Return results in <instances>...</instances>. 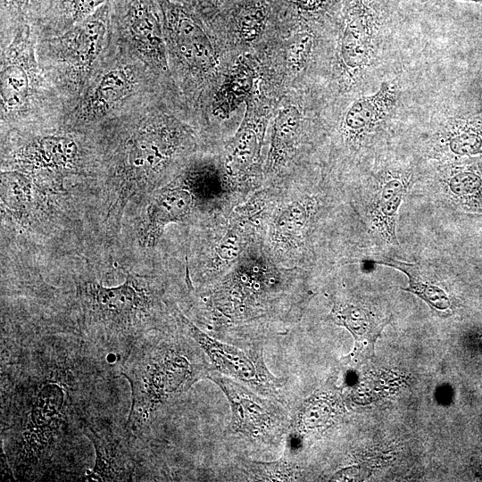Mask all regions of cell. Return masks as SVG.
I'll return each mask as SVG.
<instances>
[{
    "mask_svg": "<svg viewBox=\"0 0 482 482\" xmlns=\"http://www.w3.org/2000/svg\"><path fill=\"white\" fill-rule=\"evenodd\" d=\"M111 2L62 34L37 37L39 64L66 100L67 110L82 92L109 44Z\"/></svg>",
    "mask_w": 482,
    "mask_h": 482,
    "instance_id": "8992f818",
    "label": "cell"
},
{
    "mask_svg": "<svg viewBox=\"0 0 482 482\" xmlns=\"http://www.w3.org/2000/svg\"><path fill=\"white\" fill-rule=\"evenodd\" d=\"M112 37L168 83L171 72L157 0H112Z\"/></svg>",
    "mask_w": 482,
    "mask_h": 482,
    "instance_id": "30bf717a",
    "label": "cell"
},
{
    "mask_svg": "<svg viewBox=\"0 0 482 482\" xmlns=\"http://www.w3.org/2000/svg\"><path fill=\"white\" fill-rule=\"evenodd\" d=\"M453 1H468V2L482 3V0H427L428 3L436 4V5H442V4L451 3Z\"/></svg>",
    "mask_w": 482,
    "mask_h": 482,
    "instance_id": "f546056e",
    "label": "cell"
},
{
    "mask_svg": "<svg viewBox=\"0 0 482 482\" xmlns=\"http://www.w3.org/2000/svg\"><path fill=\"white\" fill-rule=\"evenodd\" d=\"M169 90L91 129L95 167L115 190L114 207L154 187L195 145Z\"/></svg>",
    "mask_w": 482,
    "mask_h": 482,
    "instance_id": "6da1fadb",
    "label": "cell"
},
{
    "mask_svg": "<svg viewBox=\"0 0 482 482\" xmlns=\"http://www.w3.org/2000/svg\"><path fill=\"white\" fill-rule=\"evenodd\" d=\"M245 244V237L240 227L239 229L234 228L229 230L218 244L216 247L217 256L222 262H233L238 259Z\"/></svg>",
    "mask_w": 482,
    "mask_h": 482,
    "instance_id": "4316f807",
    "label": "cell"
},
{
    "mask_svg": "<svg viewBox=\"0 0 482 482\" xmlns=\"http://www.w3.org/2000/svg\"><path fill=\"white\" fill-rule=\"evenodd\" d=\"M78 296L86 324L107 339L140 334L146 328L154 305L147 283L131 273L116 287L85 282L79 287Z\"/></svg>",
    "mask_w": 482,
    "mask_h": 482,
    "instance_id": "52a82bcc",
    "label": "cell"
},
{
    "mask_svg": "<svg viewBox=\"0 0 482 482\" xmlns=\"http://www.w3.org/2000/svg\"><path fill=\"white\" fill-rule=\"evenodd\" d=\"M83 430L96 452L93 469L87 480L128 481L134 472L132 452L126 440L109 425L85 421Z\"/></svg>",
    "mask_w": 482,
    "mask_h": 482,
    "instance_id": "9a60e30c",
    "label": "cell"
},
{
    "mask_svg": "<svg viewBox=\"0 0 482 482\" xmlns=\"http://www.w3.org/2000/svg\"><path fill=\"white\" fill-rule=\"evenodd\" d=\"M36 44L30 22L20 24L1 37L2 134L62 125L68 104L41 68Z\"/></svg>",
    "mask_w": 482,
    "mask_h": 482,
    "instance_id": "7a4b0ae2",
    "label": "cell"
},
{
    "mask_svg": "<svg viewBox=\"0 0 482 482\" xmlns=\"http://www.w3.org/2000/svg\"><path fill=\"white\" fill-rule=\"evenodd\" d=\"M197 203L195 195L180 174L148 203L138 229L140 245L154 247L165 227L187 219Z\"/></svg>",
    "mask_w": 482,
    "mask_h": 482,
    "instance_id": "4fadbf2b",
    "label": "cell"
},
{
    "mask_svg": "<svg viewBox=\"0 0 482 482\" xmlns=\"http://www.w3.org/2000/svg\"><path fill=\"white\" fill-rule=\"evenodd\" d=\"M173 89L111 35L97 67L69 106L62 125L88 131Z\"/></svg>",
    "mask_w": 482,
    "mask_h": 482,
    "instance_id": "3957f363",
    "label": "cell"
},
{
    "mask_svg": "<svg viewBox=\"0 0 482 482\" xmlns=\"http://www.w3.org/2000/svg\"><path fill=\"white\" fill-rule=\"evenodd\" d=\"M121 373L131 389L128 430L139 432L162 405L187 391L203 371L194 352L180 341L147 338L135 344Z\"/></svg>",
    "mask_w": 482,
    "mask_h": 482,
    "instance_id": "277c9868",
    "label": "cell"
},
{
    "mask_svg": "<svg viewBox=\"0 0 482 482\" xmlns=\"http://www.w3.org/2000/svg\"><path fill=\"white\" fill-rule=\"evenodd\" d=\"M179 320L219 373L263 395H275L284 384L283 378L269 370L261 350L241 348L210 337L180 312Z\"/></svg>",
    "mask_w": 482,
    "mask_h": 482,
    "instance_id": "7c38bea8",
    "label": "cell"
},
{
    "mask_svg": "<svg viewBox=\"0 0 482 482\" xmlns=\"http://www.w3.org/2000/svg\"><path fill=\"white\" fill-rule=\"evenodd\" d=\"M4 135L2 165L30 175L39 185L59 182L95 167L91 130L63 125L10 130Z\"/></svg>",
    "mask_w": 482,
    "mask_h": 482,
    "instance_id": "5b68a950",
    "label": "cell"
},
{
    "mask_svg": "<svg viewBox=\"0 0 482 482\" xmlns=\"http://www.w3.org/2000/svg\"><path fill=\"white\" fill-rule=\"evenodd\" d=\"M443 136L451 152L455 154L482 153V117L466 116L450 119Z\"/></svg>",
    "mask_w": 482,
    "mask_h": 482,
    "instance_id": "603a6c76",
    "label": "cell"
},
{
    "mask_svg": "<svg viewBox=\"0 0 482 482\" xmlns=\"http://www.w3.org/2000/svg\"><path fill=\"white\" fill-rule=\"evenodd\" d=\"M207 378L217 384L230 405L228 430L248 440L266 445L277 443L287 427V412L275 400L261 396L245 385L218 372Z\"/></svg>",
    "mask_w": 482,
    "mask_h": 482,
    "instance_id": "8fae6325",
    "label": "cell"
},
{
    "mask_svg": "<svg viewBox=\"0 0 482 482\" xmlns=\"http://www.w3.org/2000/svg\"><path fill=\"white\" fill-rule=\"evenodd\" d=\"M409 182L405 174H387L376 196L373 220L392 241L395 240V217L399 205L406 195Z\"/></svg>",
    "mask_w": 482,
    "mask_h": 482,
    "instance_id": "44dd1931",
    "label": "cell"
},
{
    "mask_svg": "<svg viewBox=\"0 0 482 482\" xmlns=\"http://www.w3.org/2000/svg\"><path fill=\"white\" fill-rule=\"evenodd\" d=\"M110 0H51L32 23L37 37L62 34Z\"/></svg>",
    "mask_w": 482,
    "mask_h": 482,
    "instance_id": "ac0fdd59",
    "label": "cell"
},
{
    "mask_svg": "<svg viewBox=\"0 0 482 482\" xmlns=\"http://www.w3.org/2000/svg\"><path fill=\"white\" fill-rule=\"evenodd\" d=\"M34 179L22 171L4 170L1 172V199L4 211L17 220H25L33 202Z\"/></svg>",
    "mask_w": 482,
    "mask_h": 482,
    "instance_id": "7402d4cb",
    "label": "cell"
},
{
    "mask_svg": "<svg viewBox=\"0 0 482 482\" xmlns=\"http://www.w3.org/2000/svg\"><path fill=\"white\" fill-rule=\"evenodd\" d=\"M309 211L303 202L287 205L277 217L273 227V240L281 247L295 245L305 227Z\"/></svg>",
    "mask_w": 482,
    "mask_h": 482,
    "instance_id": "484cf974",
    "label": "cell"
},
{
    "mask_svg": "<svg viewBox=\"0 0 482 482\" xmlns=\"http://www.w3.org/2000/svg\"><path fill=\"white\" fill-rule=\"evenodd\" d=\"M262 255L245 253L213 290L211 303L226 322L237 324L264 315L270 303L282 293L280 274Z\"/></svg>",
    "mask_w": 482,
    "mask_h": 482,
    "instance_id": "ba28073f",
    "label": "cell"
},
{
    "mask_svg": "<svg viewBox=\"0 0 482 482\" xmlns=\"http://www.w3.org/2000/svg\"><path fill=\"white\" fill-rule=\"evenodd\" d=\"M335 323L346 328L354 338L353 357L369 359L374 355L375 343L389 319L378 320L366 308L346 304L335 306L331 312Z\"/></svg>",
    "mask_w": 482,
    "mask_h": 482,
    "instance_id": "e0dca14e",
    "label": "cell"
},
{
    "mask_svg": "<svg viewBox=\"0 0 482 482\" xmlns=\"http://www.w3.org/2000/svg\"><path fill=\"white\" fill-rule=\"evenodd\" d=\"M373 0H353L340 39L339 54L344 71L353 80L362 77L370 64L377 25Z\"/></svg>",
    "mask_w": 482,
    "mask_h": 482,
    "instance_id": "5bb4252c",
    "label": "cell"
},
{
    "mask_svg": "<svg viewBox=\"0 0 482 482\" xmlns=\"http://www.w3.org/2000/svg\"><path fill=\"white\" fill-rule=\"evenodd\" d=\"M398 95V85L391 80L384 81L374 94L356 99L344 114V135L356 141L370 134L394 109Z\"/></svg>",
    "mask_w": 482,
    "mask_h": 482,
    "instance_id": "2e32d148",
    "label": "cell"
},
{
    "mask_svg": "<svg viewBox=\"0 0 482 482\" xmlns=\"http://www.w3.org/2000/svg\"><path fill=\"white\" fill-rule=\"evenodd\" d=\"M377 263L398 269L409 278V287L403 288L411 292L424 300L430 307L436 311H446L450 305L447 295L436 285L423 278L420 269L415 264L406 263L391 258L376 261Z\"/></svg>",
    "mask_w": 482,
    "mask_h": 482,
    "instance_id": "cb8c5ba5",
    "label": "cell"
},
{
    "mask_svg": "<svg viewBox=\"0 0 482 482\" xmlns=\"http://www.w3.org/2000/svg\"><path fill=\"white\" fill-rule=\"evenodd\" d=\"M170 72L191 93L206 79L216 62L210 38L197 17L182 4L157 0Z\"/></svg>",
    "mask_w": 482,
    "mask_h": 482,
    "instance_id": "9c48e42d",
    "label": "cell"
},
{
    "mask_svg": "<svg viewBox=\"0 0 482 482\" xmlns=\"http://www.w3.org/2000/svg\"><path fill=\"white\" fill-rule=\"evenodd\" d=\"M301 125V113L293 105L280 109L272 129L268 168L276 170L290 159L297 141Z\"/></svg>",
    "mask_w": 482,
    "mask_h": 482,
    "instance_id": "ffe728a7",
    "label": "cell"
},
{
    "mask_svg": "<svg viewBox=\"0 0 482 482\" xmlns=\"http://www.w3.org/2000/svg\"><path fill=\"white\" fill-rule=\"evenodd\" d=\"M326 0H297L299 8L305 11H316L323 6Z\"/></svg>",
    "mask_w": 482,
    "mask_h": 482,
    "instance_id": "f1b7e54d",
    "label": "cell"
},
{
    "mask_svg": "<svg viewBox=\"0 0 482 482\" xmlns=\"http://www.w3.org/2000/svg\"><path fill=\"white\" fill-rule=\"evenodd\" d=\"M265 19L262 6H253L245 10L238 21V28L245 38H253L262 29Z\"/></svg>",
    "mask_w": 482,
    "mask_h": 482,
    "instance_id": "83f0119b",
    "label": "cell"
},
{
    "mask_svg": "<svg viewBox=\"0 0 482 482\" xmlns=\"http://www.w3.org/2000/svg\"><path fill=\"white\" fill-rule=\"evenodd\" d=\"M253 70L245 63L238 64L228 76L214 102V111L228 113L249 95L253 81Z\"/></svg>",
    "mask_w": 482,
    "mask_h": 482,
    "instance_id": "d4e9b609",
    "label": "cell"
},
{
    "mask_svg": "<svg viewBox=\"0 0 482 482\" xmlns=\"http://www.w3.org/2000/svg\"><path fill=\"white\" fill-rule=\"evenodd\" d=\"M260 147L261 137L255 129L245 122L227 150L223 172L228 185L240 183L255 173Z\"/></svg>",
    "mask_w": 482,
    "mask_h": 482,
    "instance_id": "d6986e66",
    "label": "cell"
}]
</instances>
